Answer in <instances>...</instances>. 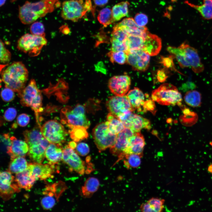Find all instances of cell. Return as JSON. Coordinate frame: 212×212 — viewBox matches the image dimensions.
<instances>
[{
  "instance_id": "1",
  "label": "cell",
  "mask_w": 212,
  "mask_h": 212,
  "mask_svg": "<svg viewBox=\"0 0 212 212\" xmlns=\"http://www.w3.org/2000/svg\"><path fill=\"white\" fill-rule=\"evenodd\" d=\"M59 0H40L35 2L26 1L19 7V17L21 22L28 24L52 12L57 7Z\"/></svg>"
},
{
  "instance_id": "2",
  "label": "cell",
  "mask_w": 212,
  "mask_h": 212,
  "mask_svg": "<svg viewBox=\"0 0 212 212\" xmlns=\"http://www.w3.org/2000/svg\"><path fill=\"white\" fill-rule=\"evenodd\" d=\"M167 50L176 59L181 67H190L197 74L202 72L204 70V65L197 50L186 42L178 47H168Z\"/></svg>"
},
{
  "instance_id": "3",
  "label": "cell",
  "mask_w": 212,
  "mask_h": 212,
  "mask_svg": "<svg viewBox=\"0 0 212 212\" xmlns=\"http://www.w3.org/2000/svg\"><path fill=\"white\" fill-rule=\"evenodd\" d=\"M41 127H34L23 132L26 142L29 147L28 153L31 160L34 163H40L45 157V152L49 144V142L43 136Z\"/></svg>"
},
{
  "instance_id": "4",
  "label": "cell",
  "mask_w": 212,
  "mask_h": 212,
  "mask_svg": "<svg viewBox=\"0 0 212 212\" xmlns=\"http://www.w3.org/2000/svg\"><path fill=\"white\" fill-rule=\"evenodd\" d=\"M28 78V70L21 62H13L1 73L2 80L5 87L17 92L18 94L25 87Z\"/></svg>"
},
{
  "instance_id": "5",
  "label": "cell",
  "mask_w": 212,
  "mask_h": 212,
  "mask_svg": "<svg viewBox=\"0 0 212 212\" xmlns=\"http://www.w3.org/2000/svg\"><path fill=\"white\" fill-rule=\"evenodd\" d=\"M18 95L20 98L21 105L30 107L35 114L36 120L39 119V114L43 110L42 96L35 80L32 79L28 85Z\"/></svg>"
},
{
  "instance_id": "6",
  "label": "cell",
  "mask_w": 212,
  "mask_h": 212,
  "mask_svg": "<svg viewBox=\"0 0 212 212\" xmlns=\"http://www.w3.org/2000/svg\"><path fill=\"white\" fill-rule=\"evenodd\" d=\"M60 117L62 123L70 129L77 126H82L87 129L90 124L86 116L85 107L79 104L73 107L66 106L62 108Z\"/></svg>"
},
{
  "instance_id": "7",
  "label": "cell",
  "mask_w": 212,
  "mask_h": 212,
  "mask_svg": "<svg viewBox=\"0 0 212 212\" xmlns=\"http://www.w3.org/2000/svg\"><path fill=\"white\" fill-rule=\"evenodd\" d=\"M152 100L164 105H181L182 100L181 94L174 85L164 83L153 90L151 94Z\"/></svg>"
},
{
  "instance_id": "8",
  "label": "cell",
  "mask_w": 212,
  "mask_h": 212,
  "mask_svg": "<svg viewBox=\"0 0 212 212\" xmlns=\"http://www.w3.org/2000/svg\"><path fill=\"white\" fill-rule=\"evenodd\" d=\"M47 43L45 36L27 33L19 39L17 48L19 50L28 53L31 57H35L40 54L42 47Z\"/></svg>"
},
{
  "instance_id": "9",
  "label": "cell",
  "mask_w": 212,
  "mask_h": 212,
  "mask_svg": "<svg viewBox=\"0 0 212 212\" xmlns=\"http://www.w3.org/2000/svg\"><path fill=\"white\" fill-rule=\"evenodd\" d=\"M90 5L83 0L65 1L62 4L61 16L65 20L77 21L90 9Z\"/></svg>"
},
{
  "instance_id": "10",
  "label": "cell",
  "mask_w": 212,
  "mask_h": 212,
  "mask_svg": "<svg viewBox=\"0 0 212 212\" xmlns=\"http://www.w3.org/2000/svg\"><path fill=\"white\" fill-rule=\"evenodd\" d=\"M42 133L49 143L61 144L65 141L68 133L63 125L54 120H48L41 127Z\"/></svg>"
},
{
  "instance_id": "11",
  "label": "cell",
  "mask_w": 212,
  "mask_h": 212,
  "mask_svg": "<svg viewBox=\"0 0 212 212\" xmlns=\"http://www.w3.org/2000/svg\"><path fill=\"white\" fill-rule=\"evenodd\" d=\"M92 133L95 143L99 151L111 147L116 143L117 135L112 133L110 131L105 122L96 126Z\"/></svg>"
},
{
  "instance_id": "12",
  "label": "cell",
  "mask_w": 212,
  "mask_h": 212,
  "mask_svg": "<svg viewBox=\"0 0 212 212\" xmlns=\"http://www.w3.org/2000/svg\"><path fill=\"white\" fill-rule=\"evenodd\" d=\"M132 112L127 111L118 117L125 127L130 128L134 132H140L143 129H150L151 124L148 120Z\"/></svg>"
},
{
  "instance_id": "13",
  "label": "cell",
  "mask_w": 212,
  "mask_h": 212,
  "mask_svg": "<svg viewBox=\"0 0 212 212\" xmlns=\"http://www.w3.org/2000/svg\"><path fill=\"white\" fill-rule=\"evenodd\" d=\"M0 179V196L4 200H9L14 193L20 191L15 177L8 170L1 172Z\"/></svg>"
},
{
  "instance_id": "14",
  "label": "cell",
  "mask_w": 212,
  "mask_h": 212,
  "mask_svg": "<svg viewBox=\"0 0 212 212\" xmlns=\"http://www.w3.org/2000/svg\"><path fill=\"white\" fill-rule=\"evenodd\" d=\"M66 188L65 184L62 182L47 186L43 193L45 196L41 202L42 208L49 210L53 207Z\"/></svg>"
},
{
  "instance_id": "15",
  "label": "cell",
  "mask_w": 212,
  "mask_h": 212,
  "mask_svg": "<svg viewBox=\"0 0 212 212\" xmlns=\"http://www.w3.org/2000/svg\"><path fill=\"white\" fill-rule=\"evenodd\" d=\"M106 106L109 113L117 117L127 111H134L127 95L109 97Z\"/></svg>"
},
{
  "instance_id": "16",
  "label": "cell",
  "mask_w": 212,
  "mask_h": 212,
  "mask_svg": "<svg viewBox=\"0 0 212 212\" xmlns=\"http://www.w3.org/2000/svg\"><path fill=\"white\" fill-rule=\"evenodd\" d=\"M62 160L71 170L80 175H82L85 173V162L82 160L74 149L70 148L68 145L63 149Z\"/></svg>"
},
{
  "instance_id": "17",
  "label": "cell",
  "mask_w": 212,
  "mask_h": 212,
  "mask_svg": "<svg viewBox=\"0 0 212 212\" xmlns=\"http://www.w3.org/2000/svg\"><path fill=\"white\" fill-rule=\"evenodd\" d=\"M150 56L141 49L129 51L127 53V63L135 70L145 71L149 65Z\"/></svg>"
},
{
  "instance_id": "18",
  "label": "cell",
  "mask_w": 212,
  "mask_h": 212,
  "mask_svg": "<svg viewBox=\"0 0 212 212\" xmlns=\"http://www.w3.org/2000/svg\"><path fill=\"white\" fill-rule=\"evenodd\" d=\"M134 133L130 128L125 127L117 135L116 143L110 148V151L113 155L118 157L117 161L123 159L129 139Z\"/></svg>"
},
{
  "instance_id": "19",
  "label": "cell",
  "mask_w": 212,
  "mask_h": 212,
  "mask_svg": "<svg viewBox=\"0 0 212 212\" xmlns=\"http://www.w3.org/2000/svg\"><path fill=\"white\" fill-rule=\"evenodd\" d=\"M131 84L130 77L127 75L115 76L109 80L108 86L111 92L116 95H125Z\"/></svg>"
},
{
  "instance_id": "20",
  "label": "cell",
  "mask_w": 212,
  "mask_h": 212,
  "mask_svg": "<svg viewBox=\"0 0 212 212\" xmlns=\"http://www.w3.org/2000/svg\"><path fill=\"white\" fill-rule=\"evenodd\" d=\"M120 29L125 31L129 35H138L143 37H145L148 32L146 27L139 26L132 18L124 19L113 28V29Z\"/></svg>"
},
{
  "instance_id": "21",
  "label": "cell",
  "mask_w": 212,
  "mask_h": 212,
  "mask_svg": "<svg viewBox=\"0 0 212 212\" xmlns=\"http://www.w3.org/2000/svg\"><path fill=\"white\" fill-rule=\"evenodd\" d=\"M54 165L33 163L28 164L27 168L37 180H45L52 177L55 171Z\"/></svg>"
},
{
  "instance_id": "22",
  "label": "cell",
  "mask_w": 212,
  "mask_h": 212,
  "mask_svg": "<svg viewBox=\"0 0 212 212\" xmlns=\"http://www.w3.org/2000/svg\"><path fill=\"white\" fill-rule=\"evenodd\" d=\"M161 47V39L148 32L145 38L141 50L149 55L154 56L159 53Z\"/></svg>"
},
{
  "instance_id": "23",
  "label": "cell",
  "mask_w": 212,
  "mask_h": 212,
  "mask_svg": "<svg viewBox=\"0 0 212 212\" xmlns=\"http://www.w3.org/2000/svg\"><path fill=\"white\" fill-rule=\"evenodd\" d=\"M10 139L11 144L7 147V153L11 160L18 157H24L28 154L29 147L26 141L18 140L14 136L11 137Z\"/></svg>"
},
{
  "instance_id": "24",
  "label": "cell",
  "mask_w": 212,
  "mask_h": 212,
  "mask_svg": "<svg viewBox=\"0 0 212 212\" xmlns=\"http://www.w3.org/2000/svg\"><path fill=\"white\" fill-rule=\"evenodd\" d=\"M145 145V139L140 132H135L129 139L125 156L128 154L134 153L143 156Z\"/></svg>"
},
{
  "instance_id": "25",
  "label": "cell",
  "mask_w": 212,
  "mask_h": 212,
  "mask_svg": "<svg viewBox=\"0 0 212 212\" xmlns=\"http://www.w3.org/2000/svg\"><path fill=\"white\" fill-rule=\"evenodd\" d=\"M127 96L134 111L143 112L145 102V96L143 92L138 88L135 87L129 91Z\"/></svg>"
},
{
  "instance_id": "26",
  "label": "cell",
  "mask_w": 212,
  "mask_h": 212,
  "mask_svg": "<svg viewBox=\"0 0 212 212\" xmlns=\"http://www.w3.org/2000/svg\"><path fill=\"white\" fill-rule=\"evenodd\" d=\"M63 150L61 144L50 143L45 152V157L48 163L55 165L62 160Z\"/></svg>"
},
{
  "instance_id": "27",
  "label": "cell",
  "mask_w": 212,
  "mask_h": 212,
  "mask_svg": "<svg viewBox=\"0 0 212 212\" xmlns=\"http://www.w3.org/2000/svg\"><path fill=\"white\" fill-rule=\"evenodd\" d=\"M15 180L21 188L26 190H29L37 180L28 168L23 172L16 174Z\"/></svg>"
},
{
  "instance_id": "28",
  "label": "cell",
  "mask_w": 212,
  "mask_h": 212,
  "mask_svg": "<svg viewBox=\"0 0 212 212\" xmlns=\"http://www.w3.org/2000/svg\"><path fill=\"white\" fill-rule=\"evenodd\" d=\"M184 2L197 10L203 19H212V0H203V4L201 5L194 4L187 0Z\"/></svg>"
},
{
  "instance_id": "29",
  "label": "cell",
  "mask_w": 212,
  "mask_h": 212,
  "mask_svg": "<svg viewBox=\"0 0 212 212\" xmlns=\"http://www.w3.org/2000/svg\"><path fill=\"white\" fill-rule=\"evenodd\" d=\"M99 180L94 177L88 178L81 188L82 196L85 198H89L96 192L99 187Z\"/></svg>"
},
{
  "instance_id": "30",
  "label": "cell",
  "mask_w": 212,
  "mask_h": 212,
  "mask_svg": "<svg viewBox=\"0 0 212 212\" xmlns=\"http://www.w3.org/2000/svg\"><path fill=\"white\" fill-rule=\"evenodd\" d=\"M105 122L110 131L112 133L117 135L125 128L124 125L119 118L109 113Z\"/></svg>"
},
{
  "instance_id": "31",
  "label": "cell",
  "mask_w": 212,
  "mask_h": 212,
  "mask_svg": "<svg viewBox=\"0 0 212 212\" xmlns=\"http://www.w3.org/2000/svg\"><path fill=\"white\" fill-rule=\"evenodd\" d=\"M11 160L8 170L11 173L17 174L27 168L28 164L24 157H18Z\"/></svg>"
},
{
  "instance_id": "32",
  "label": "cell",
  "mask_w": 212,
  "mask_h": 212,
  "mask_svg": "<svg viewBox=\"0 0 212 212\" xmlns=\"http://www.w3.org/2000/svg\"><path fill=\"white\" fill-rule=\"evenodd\" d=\"M129 5L128 2L122 1L115 4L113 7L112 11L114 22L120 20L127 15Z\"/></svg>"
},
{
  "instance_id": "33",
  "label": "cell",
  "mask_w": 212,
  "mask_h": 212,
  "mask_svg": "<svg viewBox=\"0 0 212 212\" xmlns=\"http://www.w3.org/2000/svg\"><path fill=\"white\" fill-rule=\"evenodd\" d=\"M184 98L186 104L190 106L197 107L201 104V95L196 90H191L187 92Z\"/></svg>"
},
{
  "instance_id": "34",
  "label": "cell",
  "mask_w": 212,
  "mask_h": 212,
  "mask_svg": "<svg viewBox=\"0 0 212 212\" xmlns=\"http://www.w3.org/2000/svg\"><path fill=\"white\" fill-rule=\"evenodd\" d=\"M87 129L82 126H77L73 127L69 131L71 138L75 142L87 139L88 136Z\"/></svg>"
},
{
  "instance_id": "35",
  "label": "cell",
  "mask_w": 212,
  "mask_h": 212,
  "mask_svg": "<svg viewBox=\"0 0 212 212\" xmlns=\"http://www.w3.org/2000/svg\"><path fill=\"white\" fill-rule=\"evenodd\" d=\"M143 156L134 153L125 155L123 159L125 167L127 169L138 167L141 164V158Z\"/></svg>"
},
{
  "instance_id": "36",
  "label": "cell",
  "mask_w": 212,
  "mask_h": 212,
  "mask_svg": "<svg viewBox=\"0 0 212 212\" xmlns=\"http://www.w3.org/2000/svg\"><path fill=\"white\" fill-rule=\"evenodd\" d=\"M145 38L139 36L129 34L127 39L129 51L141 49Z\"/></svg>"
},
{
  "instance_id": "37",
  "label": "cell",
  "mask_w": 212,
  "mask_h": 212,
  "mask_svg": "<svg viewBox=\"0 0 212 212\" xmlns=\"http://www.w3.org/2000/svg\"><path fill=\"white\" fill-rule=\"evenodd\" d=\"M110 62L122 64L127 62V52L123 51H113L110 50L107 54Z\"/></svg>"
},
{
  "instance_id": "38",
  "label": "cell",
  "mask_w": 212,
  "mask_h": 212,
  "mask_svg": "<svg viewBox=\"0 0 212 212\" xmlns=\"http://www.w3.org/2000/svg\"><path fill=\"white\" fill-rule=\"evenodd\" d=\"M97 19L100 23L105 26L114 22L112 9L108 8H105L101 10L99 13Z\"/></svg>"
},
{
  "instance_id": "39",
  "label": "cell",
  "mask_w": 212,
  "mask_h": 212,
  "mask_svg": "<svg viewBox=\"0 0 212 212\" xmlns=\"http://www.w3.org/2000/svg\"><path fill=\"white\" fill-rule=\"evenodd\" d=\"M165 200L157 198H152L147 202L150 205L153 212H161L164 208Z\"/></svg>"
},
{
  "instance_id": "40",
  "label": "cell",
  "mask_w": 212,
  "mask_h": 212,
  "mask_svg": "<svg viewBox=\"0 0 212 212\" xmlns=\"http://www.w3.org/2000/svg\"><path fill=\"white\" fill-rule=\"evenodd\" d=\"M129 35L126 32L122 29H113L111 40L122 42H126Z\"/></svg>"
},
{
  "instance_id": "41",
  "label": "cell",
  "mask_w": 212,
  "mask_h": 212,
  "mask_svg": "<svg viewBox=\"0 0 212 212\" xmlns=\"http://www.w3.org/2000/svg\"><path fill=\"white\" fill-rule=\"evenodd\" d=\"M0 61L3 64L8 63L11 58V54L9 50L5 46L4 42L0 40Z\"/></svg>"
},
{
  "instance_id": "42",
  "label": "cell",
  "mask_w": 212,
  "mask_h": 212,
  "mask_svg": "<svg viewBox=\"0 0 212 212\" xmlns=\"http://www.w3.org/2000/svg\"><path fill=\"white\" fill-rule=\"evenodd\" d=\"M31 34L41 36H45V28L43 24L39 21L32 23L30 27Z\"/></svg>"
},
{
  "instance_id": "43",
  "label": "cell",
  "mask_w": 212,
  "mask_h": 212,
  "mask_svg": "<svg viewBox=\"0 0 212 212\" xmlns=\"http://www.w3.org/2000/svg\"><path fill=\"white\" fill-rule=\"evenodd\" d=\"M14 92L11 89L5 87L1 92V95L3 100L6 102L12 101L15 97Z\"/></svg>"
},
{
  "instance_id": "44",
  "label": "cell",
  "mask_w": 212,
  "mask_h": 212,
  "mask_svg": "<svg viewBox=\"0 0 212 212\" xmlns=\"http://www.w3.org/2000/svg\"><path fill=\"white\" fill-rule=\"evenodd\" d=\"M76 152L79 155L85 156L90 152V148L87 144L81 142L77 145L76 147Z\"/></svg>"
},
{
  "instance_id": "45",
  "label": "cell",
  "mask_w": 212,
  "mask_h": 212,
  "mask_svg": "<svg viewBox=\"0 0 212 212\" xmlns=\"http://www.w3.org/2000/svg\"><path fill=\"white\" fill-rule=\"evenodd\" d=\"M134 20L137 25L141 27L145 26L148 22L147 16L143 13L137 14L135 16Z\"/></svg>"
},
{
  "instance_id": "46",
  "label": "cell",
  "mask_w": 212,
  "mask_h": 212,
  "mask_svg": "<svg viewBox=\"0 0 212 212\" xmlns=\"http://www.w3.org/2000/svg\"><path fill=\"white\" fill-rule=\"evenodd\" d=\"M17 114L16 109L13 107L8 108L5 112L4 118L5 120L8 121H11L15 118Z\"/></svg>"
},
{
  "instance_id": "47",
  "label": "cell",
  "mask_w": 212,
  "mask_h": 212,
  "mask_svg": "<svg viewBox=\"0 0 212 212\" xmlns=\"http://www.w3.org/2000/svg\"><path fill=\"white\" fill-rule=\"evenodd\" d=\"M16 121L17 123L19 126L24 127L28 124L30 121V118L27 114L22 113L18 116Z\"/></svg>"
},
{
  "instance_id": "48",
  "label": "cell",
  "mask_w": 212,
  "mask_h": 212,
  "mask_svg": "<svg viewBox=\"0 0 212 212\" xmlns=\"http://www.w3.org/2000/svg\"><path fill=\"white\" fill-rule=\"evenodd\" d=\"M174 58L172 55L168 57H162L161 62L166 67L168 68L174 69L173 59Z\"/></svg>"
},
{
  "instance_id": "49",
  "label": "cell",
  "mask_w": 212,
  "mask_h": 212,
  "mask_svg": "<svg viewBox=\"0 0 212 212\" xmlns=\"http://www.w3.org/2000/svg\"><path fill=\"white\" fill-rule=\"evenodd\" d=\"M153 100H149L145 101L143 107V112H146L147 111H153L155 109V106Z\"/></svg>"
},
{
  "instance_id": "50",
  "label": "cell",
  "mask_w": 212,
  "mask_h": 212,
  "mask_svg": "<svg viewBox=\"0 0 212 212\" xmlns=\"http://www.w3.org/2000/svg\"><path fill=\"white\" fill-rule=\"evenodd\" d=\"M157 77L159 82H163L165 81L167 77V76L164 71L161 70L158 71Z\"/></svg>"
},
{
  "instance_id": "51",
  "label": "cell",
  "mask_w": 212,
  "mask_h": 212,
  "mask_svg": "<svg viewBox=\"0 0 212 212\" xmlns=\"http://www.w3.org/2000/svg\"><path fill=\"white\" fill-rule=\"evenodd\" d=\"M141 211L143 212H153L150 205L147 202L142 204L140 208Z\"/></svg>"
},
{
  "instance_id": "52",
  "label": "cell",
  "mask_w": 212,
  "mask_h": 212,
  "mask_svg": "<svg viewBox=\"0 0 212 212\" xmlns=\"http://www.w3.org/2000/svg\"><path fill=\"white\" fill-rule=\"evenodd\" d=\"M108 0H94L95 5L99 6H102L107 4Z\"/></svg>"
},
{
  "instance_id": "53",
  "label": "cell",
  "mask_w": 212,
  "mask_h": 212,
  "mask_svg": "<svg viewBox=\"0 0 212 212\" xmlns=\"http://www.w3.org/2000/svg\"><path fill=\"white\" fill-rule=\"evenodd\" d=\"M77 145L76 142L73 141L69 142L68 143V146L70 148L74 149L76 148Z\"/></svg>"
},
{
  "instance_id": "54",
  "label": "cell",
  "mask_w": 212,
  "mask_h": 212,
  "mask_svg": "<svg viewBox=\"0 0 212 212\" xmlns=\"http://www.w3.org/2000/svg\"><path fill=\"white\" fill-rule=\"evenodd\" d=\"M6 0H0V6L3 5L6 2Z\"/></svg>"
},
{
  "instance_id": "55",
  "label": "cell",
  "mask_w": 212,
  "mask_h": 212,
  "mask_svg": "<svg viewBox=\"0 0 212 212\" xmlns=\"http://www.w3.org/2000/svg\"><path fill=\"white\" fill-rule=\"evenodd\" d=\"M210 144L212 146V141L210 142Z\"/></svg>"
}]
</instances>
